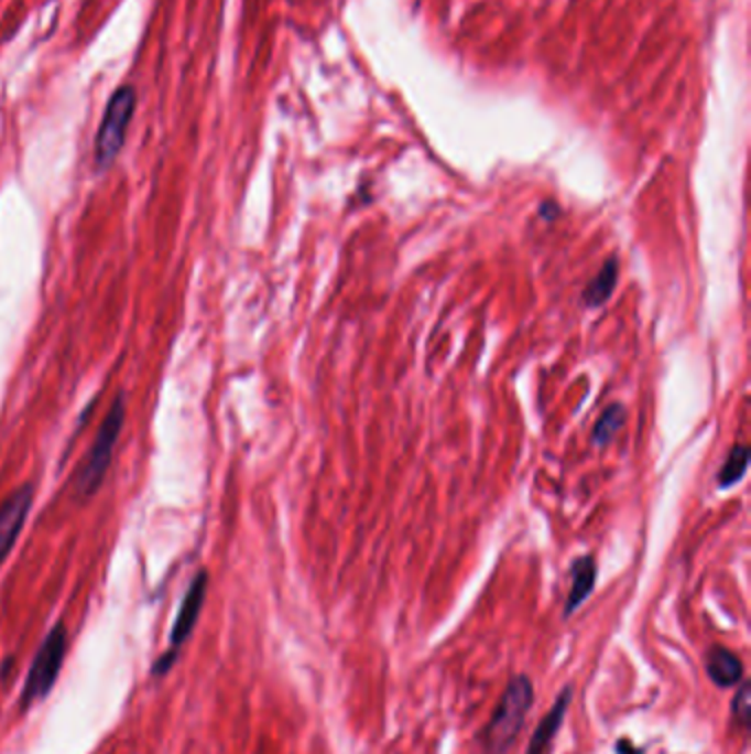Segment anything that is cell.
Instances as JSON below:
<instances>
[{"mask_svg": "<svg viewBox=\"0 0 751 754\" xmlns=\"http://www.w3.org/2000/svg\"><path fill=\"white\" fill-rule=\"evenodd\" d=\"M174 659H176V650H172V648H170V653H167V655H163V657H161V659L154 664L152 672H154V675H163V672H167Z\"/></svg>", "mask_w": 751, "mask_h": 754, "instance_id": "15", "label": "cell"}, {"mask_svg": "<svg viewBox=\"0 0 751 754\" xmlns=\"http://www.w3.org/2000/svg\"><path fill=\"white\" fill-rule=\"evenodd\" d=\"M64 655H66V628H64V624H55L46 633V637L42 639V644H40V648H37V653L29 666L24 688H22V697H20L22 708L31 705L33 701H40L42 697H46L51 692V688L59 675Z\"/></svg>", "mask_w": 751, "mask_h": 754, "instance_id": "4", "label": "cell"}, {"mask_svg": "<svg viewBox=\"0 0 751 754\" xmlns=\"http://www.w3.org/2000/svg\"><path fill=\"white\" fill-rule=\"evenodd\" d=\"M570 699H573V686H564L559 690V694L555 697L551 710L544 714V719L535 725L531 739H529V747H526V754H546L553 745V739L557 734V730L562 728V721L568 712V705H570Z\"/></svg>", "mask_w": 751, "mask_h": 754, "instance_id": "7", "label": "cell"}, {"mask_svg": "<svg viewBox=\"0 0 751 754\" xmlns=\"http://www.w3.org/2000/svg\"><path fill=\"white\" fill-rule=\"evenodd\" d=\"M137 108V93L132 86H119L104 110L97 137H95V163L108 168L126 143V134Z\"/></svg>", "mask_w": 751, "mask_h": 754, "instance_id": "3", "label": "cell"}, {"mask_svg": "<svg viewBox=\"0 0 751 754\" xmlns=\"http://www.w3.org/2000/svg\"><path fill=\"white\" fill-rule=\"evenodd\" d=\"M747 465H749V448H747L744 443H736V445L729 450L727 459L722 461V467H720L718 478H716L718 487L727 489V487L736 485V483L744 476Z\"/></svg>", "mask_w": 751, "mask_h": 754, "instance_id": "11", "label": "cell"}, {"mask_svg": "<svg viewBox=\"0 0 751 754\" xmlns=\"http://www.w3.org/2000/svg\"><path fill=\"white\" fill-rule=\"evenodd\" d=\"M33 496H35L33 483H24L18 489H13L0 505V564L13 549L26 523V516L33 505Z\"/></svg>", "mask_w": 751, "mask_h": 754, "instance_id": "5", "label": "cell"}, {"mask_svg": "<svg viewBox=\"0 0 751 754\" xmlns=\"http://www.w3.org/2000/svg\"><path fill=\"white\" fill-rule=\"evenodd\" d=\"M705 672L718 688H733L744 677L742 659L725 648V646H711L705 655Z\"/></svg>", "mask_w": 751, "mask_h": 754, "instance_id": "8", "label": "cell"}, {"mask_svg": "<svg viewBox=\"0 0 751 754\" xmlns=\"http://www.w3.org/2000/svg\"><path fill=\"white\" fill-rule=\"evenodd\" d=\"M123 419H126V401H123V395L119 392L112 399L106 417L101 419V423L95 432L88 456L84 459V463L79 465V470L75 474V492L79 498L92 496L99 489V485L104 483V476H106L110 461H112L117 439L121 434Z\"/></svg>", "mask_w": 751, "mask_h": 754, "instance_id": "2", "label": "cell"}, {"mask_svg": "<svg viewBox=\"0 0 751 754\" xmlns=\"http://www.w3.org/2000/svg\"><path fill=\"white\" fill-rule=\"evenodd\" d=\"M617 754H643V750H641V747H634L632 741L623 736V739L617 743Z\"/></svg>", "mask_w": 751, "mask_h": 754, "instance_id": "16", "label": "cell"}, {"mask_svg": "<svg viewBox=\"0 0 751 754\" xmlns=\"http://www.w3.org/2000/svg\"><path fill=\"white\" fill-rule=\"evenodd\" d=\"M533 681L526 675H515L504 686V692L480 732L482 754H507L515 743L524 719L533 705Z\"/></svg>", "mask_w": 751, "mask_h": 754, "instance_id": "1", "label": "cell"}, {"mask_svg": "<svg viewBox=\"0 0 751 754\" xmlns=\"http://www.w3.org/2000/svg\"><path fill=\"white\" fill-rule=\"evenodd\" d=\"M617 278H619V260H617V256H610L603 260L601 269L595 273V278L584 289L586 306H601L610 298V293L617 284Z\"/></svg>", "mask_w": 751, "mask_h": 754, "instance_id": "10", "label": "cell"}, {"mask_svg": "<svg viewBox=\"0 0 751 754\" xmlns=\"http://www.w3.org/2000/svg\"><path fill=\"white\" fill-rule=\"evenodd\" d=\"M595 580H597L595 556L588 553V556L577 558L570 567V589H568V597L564 604V617L573 615V611H577L579 604L590 595Z\"/></svg>", "mask_w": 751, "mask_h": 754, "instance_id": "9", "label": "cell"}, {"mask_svg": "<svg viewBox=\"0 0 751 754\" xmlns=\"http://www.w3.org/2000/svg\"><path fill=\"white\" fill-rule=\"evenodd\" d=\"M540 218H544V220H555L557 216H559V205L555 203V201H544L542 205H540Z\"/></svg>", "mask_w": 751, "mask_h": 754, "instance_id": "14", "label": "cell"}, {"mask_svg": "<svg viewBox=\"0 0 751 754\" xmlns=\"http://www.w3.org/2000/svg\"><path fill=\"white\" fill-rule=\"evenodd\" d=\"M623 421H625V410H623V406H621V403L608 406V408L599 414V419L595 421V428H592V443H595V445H606V443L617 434V430H621Z\"/></svg>", "mask_w": 751, "mask_h": 754, "instance_id": "12", "label": "cell"}, {"mask_svg": "<svg viewBox=\"0 0 751 754\" xmlns=\"http://www.w3.org/2000/svg\"><path fill=\"white\" fill-rule=\"evenodd\" d=\"M205 593H207V571H198L189 584V589L185 591L183 600H181V606H178V613H176V620H174V626L170 631V644H172V650L181 648V644L189 637L198 615H200V608L205 604Z\"/></svg>", "mask_w": 751, "mask_h": 754, "instance_id": "6", "label": "cell"}, {"mask_svg": "<svg viewBox=\"0 0 751 754\" xmlns=\"http://www.w3.org/2000/svg\"><path fill=\"white\" fill-rule=\"evenodd\" d=\"M749 710H751L749 683H742V681H740L738 692H736V697H733V701H731V714H733V719H736L742 728L749 725Z\"/></svg>", "mask_w": 751, "mask_h": 754, "instance_id": "13", "label": "cell"}]
</instances>
